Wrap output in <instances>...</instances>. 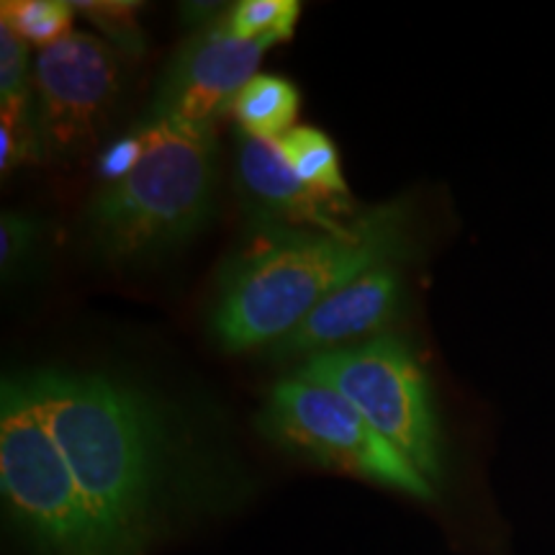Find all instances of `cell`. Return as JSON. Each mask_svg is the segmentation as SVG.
Segmentation results:
<instances>
[{"label": "cell", "mask_w": 555, "mask_h": 555, "mask_svg": "<svg viewBox=\"0 0 555 555\" xmlns=\"http://www.w3.org/2000/svg\"><path fill=\"white\" fill-rule=\"evenodd\" d=\"M301 108V93L294 82L278 75H255L234 99L229 114L242 134L266 142H281L294 129Z\"/></svg>", "instance_id": "11"}, {"label": "cell", "mask_w": 555, "mask_h": 555, "mask_svg": "<svg viewBox=\"0 0 555 555\" xmlns=\"http://www.w3.org/2000/svg\"><path fill=\"white\" fill-rule=\"evenodd\" d=\"M278 450L399 494L433 502L437 491L337 391L294 376L270 388L258 422Z\"/></svg>", "instance_id": "6"}, {"label": "cell", "mask_w": 555, "mask_h": 555, "mask_svg": "<svg viewBox=\"0 0 555 555\" xmlns=\"http://www.w3.org/2000/svg\"><path fill=\"white\" fill-rule=\"evenodd\" d=\"M0 491L37 555H108L65 455L18 376L0 388Z\"/></svg>", "instance_id": "5"}, {"label": "cell", "mask_w": 555, "mask_h": 555, "mask_svg": "<svg viewBox=\"0 0 555 555\" xmlns=\"http://www.w3.org/2000/svg\"><path fill=\"white\" fill-rule=\"evenodd\" d=\"M406 253V201L360 214L347 234L253 224L219 270L214 339L229 352L270 347L345 283Z\"/></svg>", "instance_id": "2"}, {"label": "cell", "mask_w": 555, "mask_h": 555, "mask_svg": "<svg viewBox=\"0 0 555 555\" xmlns=\"http://www.w3.org/2000/svg\"><path fill=\"white\" fill-rule=\"evenodd\" d=\"M291 376L345 397L367 425L437 491L446 481V435L433 384L404 339L376 337L363 345L319 352Z\"/></svg>", "instance_id": "4"}, {"label": "cell", "mask_w": 555, "mask_h": 555, "mask_svg": "<svg viewBox=\"0 0 555 555\" xmlns=\"http://www.w3.org/2000/svg\"><path fill=\"white\" fill-rule=\"evenodd\" d=\"M298 18L301 3L296 0H240L227 11L224 26L237 39L275 47L294 37Z\"/></svg>", "instance_id": "13"}, {"label": "cell", "mask_w": 555, "mask_h": 555, "mask_svg": "<svg viewBox=\"0 0 555 555\" xmlns=\"http://www.w3.org/2000/svg\"><path fill=\"white\" fill-rule=\"evenodd\" d=\"M142 152H144V137L137 124V127H131L127 134L114 139V142H111L108 147L99 155V176L103 183L111 185L127 178L129 172L137 168Z\"/></svg>", "instance_id": "18"}, {"label": "cell", "mask_w": 555, "mask_h": 555, "mask_svg": "<svg viewBox=\"0 0 555 555\" xmlns=\"http://www.w3.org/2000/svg\"><path fill=\"white\" fill-rule=\"evenodd\" d=\"M237 183L253 224L347 234L360 217L350 198L324 196L309 189L291 170L278 142L242 131L237 134Z\"/></svg>", "instance_id": "9"}, {"label": "cell", "mask_w": 555, "mask_h": 555, "mask_svg": "<svg viewBox=\"0 0 555 555\" xmlns=\"http://www.w3.org/2000/svg\"><path fill=\"white\" fill-rule=\"evenodd\" d=\"M278 150L283 152L291 170L309 189L324 193V196L350 198L343 165H339V152L327 131L314 127H294L278 142Z\"/></svg>", "instance_id": "12"}, {"label": "cell", "mask_w": 555, "mask_h": 555, "mask_svg": "<svg viewBox=\"0 0 555 555\" xmlns=\"http://www.w3.org/2000/svg\"><path fill=\"white\" fill-rule=\"evenodd\" d=\"M217 13H219V5L217 3H185L183 5V16L189 18L191 24H201V21H204V18L208 21V24H214ZM201 26H204V24H201Z\"/></svg>", "instance_id": "19"}, {"label": "cell", "mask_w": 555, "mask_h": 555, "mask_svg": "<svg viewBox=\"0 0 555 555\" xmlns=\"http://www.w3.org/2000/svg\"><path fill=\"white\" fill-rule=\"evenodd\" d=\"M144 152L119 183L103 185L86 211L88 240L108 262L168 253L206 224L219 185L217 134L144 111Z\"/></svg>", "instance_id": "3"}, {"label": "cell", "mask_w": 555, "mask_h": 555, "mask_svg": "<svg viewBox=\"0 0 555 555\" xmlns=\"http://www.w3.org/2000/svg\"><path fill=\"white\" fill-rule=\"evenodd\" d=\"M75 9L67 0H3L0 3V24L9 26L26 44L39 50L57 44L69 37Z\"/></svg>", "instance_id": "14"}, {"label": "cell", "mask_w": 555, "mask_h": 555, "mask_svg": "<svg viewBox=\"0 0 555 555\" xmlns=\"http://www.w3.org/2000/svg\"><path fill=\"white\" fill-rule=\"evenodd\" d=\"M37 242V219L18 211H3V217H0V273H3V281H11L29 266Z\"/></svg>", "instance_id": "17"}, {"label": "cell", "mask_w": 555, "mask_h": 555, "mask_svg": "<svg viewBox=\"0 0 555 555\" xmlns=\"http://www.w3.org/2000/svg\"><path fill=\"white\" fill-rule=\"evenodd\" d=\"M31 103V73L26 41L0 24V106Z\"/></svg>", "instance_id": "16"}, {"label": "cell", "mask_w": 555, "mask_h": 555, "mask_svg": "<svg viewBox=\"0 0 555 555\" xmlns=\"http://www.w3.org/2000/svg\"><path fill=\"white\" fill-rule=\"evenodd\" d=\"M399 304L401 278L397 262H386L324 298L288 335L268 347L266 358L273 363L294 358L307 360L319 352L363 345V339L367 343L380 337L378 332L397 319Z\"/></svg>", "instance_id": "10"}, {"label": "cell", "mask_w": 555, "mask_h": 555, "mask_svg": "<svg viewBox=\"0 0 555 555\" xmlns=\"http://www.w3.org/2000/svg\"><path fill=\"white\" fill-rule=\"evenodd\" d=\"M119 54L90 34H69L37 54L31 119L41 157L75 159L106 127L121 93Z\"/></svg>", "instance_id": "7"}, {"label": "cell", "mask_w": 555, "mask_h": 555, "mask_svg": "<svg viewBox=\"0 0 555 555\" xmlns=\"http://www.w3.org/2000/svg\"><path fill=\"white\" fill-rule=\"evenodd\" d=\"M65 455L108 555H142L165 527L178 448L157 406L101 373L39 367L18 376Z\"/></svg>", "instance_id": "1"}, {"label": "cell", "mask_w": 555, "mask_h": 555, "mask_svg": "<svg viewBox=\"0 0 555 555\" xmlns=\"http://www.w3.org/2000/svg\"><path fill=\"white\" fill-rule=\"evenodd\" d=\"M75 11L93 21L99 31L114 41V50L127 54L144 52V34L139 26V9L142 5L131 0H75Z\"/></svg>", "instance_id": "15"}, {"label": "cell", "mask_w": 555, "mask_h": 555, "mask_svg": "<svg viewBox=\"0 0 555 555\" xmlns=\"http://www.w3.org/2000/svg\"><path fill=\"white\" fill-rule=\"evenodd\" d=\"M268 50L260 41L229 34L224 18L198 26L165 67L147 114L214 127L221 114H229L240 90L258 75Z\"/></svg>", "instance_id": "8"}]
</instances>
